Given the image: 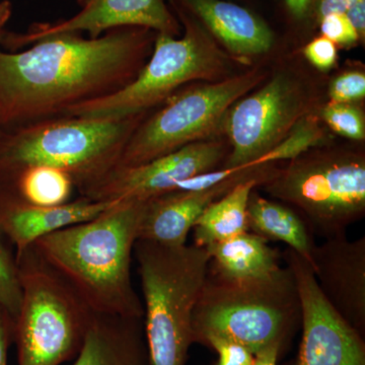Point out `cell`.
I'll use <instances>...</instances> for the list:
<instances>
[{"label":"cell","instance_id":"1","mask_svg":"<svg viewBox=\"0 0 365 365\" xmlns=\"http://www.w3.org/2000/svg\"><path fill=\"white\" fill-rule=\"evenodd\" d=\"M148 31L116 29L95 39L59 35L23 51L0 50V121L6 131L63 116L123 88L143 68Z\"/></svg>","mask_w":365,"mask_h":365},{"label":"cell","instance_id":"2","mask_svg":"<svg viewBox=\"0 0 365 365\" xmlns=\"http://www.w3.org/2000/svg\"><path fill=\"white\" fill-rule=\"evenodd\" d=\"M143 204L116 201L93 220L61 228L33 245L95 314L143 319V304L131 278Z\"/></svg>","mask_w":365,"mask_h":365},{"label":"cell","instance_id":"3","mask_svg":"<svg viewBox=\"0 0 365 365\" xmlns=\"http://www.w3.org/2000/svg\"><path fill=\"white\" fill-rule=\"evenodd\" d=\"M299 325V294L287 266L272 277L244 282L207 275L194 309L192 342L222 338L254 355L271 347L282 352Z\"/></svg>","mask_w":365,"mask_h":365},{"label":"cell","instance_id":"4","mask_svg":"<svg viewBox=\"0 0 365 365\" xmlns=\"http://www.w3.org/2000/svg\"><path fill=\"white\" fill-rule=\"evenodd\" d=\"M144 114L62 116L7 131L0 143V172L36 165L56 168L72 178L81 194L117 167Z\"/></svg>","mask_w":365,"mask_h":365},{"label":"cell","instance_id":"5","mask_svg":"<svg viewBox=\"0 0 365 365\" xmlns=\"http://www.w3.org/2000/svg\"><path fill=\"white\" fill-rule=\"evenodd\" d=\"M134 254L143 294L144 333L151 365H185L194 309L207 279V250L137 241Z\"/></svg>","mask_w":365,"mask_h":365},{"label":"cell","instance_id":"6","mask_svg":"<svg viewBox=\"0 0 365 365\" xmlns=\"http://www.w3.org/2000/svg\"><path fill=\"white\" fill-rule=\"evenodd\" d=\"M21 287L14 324L19 365H61L78 356L95 313L33 246L16 254Z\"/></svg>","mask_w":365,"mask_h":365},{"label":"cell","instance_id":"7","mask_svg":"<svg viewBox=\"0 0 365 365\" xmlns=\"http://www.w3.org/2000/svg\"><path fill=\"white\" fill-rule=\"evenodd\" d=\"M185 35L180 39L158 34L150 61L121 90L67 110L63 116L118 118L146 113L165 102L186 83L222 81L230 59L200 24L182 14ZM62 117V116H61Z\"/></svg>","mask_w":365,"mask_h":365},{"label":"cell","instance_id":"8","mask_svg":"<svg viewBox=\"0 0 365 365\" xmlns=\"http://www.w3.org/2000/svg\"><path fill=\"white\" fill-rule=\"evenodd\" d=\"M264 184L271 196L289 203L314 237L345 235L365 215V160L349 153L299 158Z\"/></svg>","mask_w":365,"mask_h":365},{"label":"cell","instance_id":"9","mask_svg":"<svg viewBox=\"0 0 365 365\" xmlns=\"http://www.w3.org/2000/svg\"><path fill=\"white\" fill-rule=\"evenodd\" d=\"M263 78L262 72L249 71L170 97L163 109L137 126L116 168L141 165L205 140L223 123L230 107Z\"/></svg>","mask_w":365,"mask_h":365},{"label":"cell","instance_id":"10","mask_svg":"<svg viewBox=\"0 0 365 365\" xmlns=\"http://www.w3.org/2000/svg\"><path fill=\"white\" fill-rule=\"evenodd\" d=\"M304 112L302 88L287 74H277L260 90L240 98L223 120L232 151L222 169L259 168L255 162L287 136Z\"/></svg>","mask_w":365,"mask_h":365},{"label":"cell","instance_id":"11","mask_svg":"<svg viewBox=\"0 0 365 365\" xmlns=\"http://www.w3.org/2000/svg\"><path fill=\"white\" fill-rule=\"evenodd\" d=\"M283 258L297 285L302 328L299 353L290 365H365L364 336L329 304L311 265L290 249Z\"/></svg>","mask_w":365,"mask_h":365},{"label":"cell","instance_id":"12","mask_svg":"<svg viewBox=\"0 0 365 365\" xmlns=\"http://www.w3.org/2000/svg\"><path fill=\"white\" fill-rule=\"evenodd\" d=\"M227 150L216 141H198L133 167L115 168L102 180L81 192L98 202L139 201L174 191L180 182L216 170Z\"/></svg>","mask_w":365,"mask_h":365},{"label":"cell","instance_id":"13","mask_svg":"<svg viewBox=\"0 0 365 365\" xmlns=\"http://www.w3.org/2000/svg\"><path fill=\"white\" fill-rule=\"evenodd\" d=\"M81 11L57 23L36 24L26 33H0L6 47L23 48L46 38L86 32L90 38L122 28H143L175 36L176 20L163 0H78Z\"/></svg>","mask_w":365,"mask_h":365},{"label":"cell","instance_id":"14","mask_svg":"<svg viewBox=\"0 0 365 365\" xmlns=\"http://www.w3.org/2000/svg\"><path fill=\"white\" fill-rule=\"evenodd\" d=\"M309 265L329 304L364 337L365 237L326 239L317 245Z\"/></svg>","mask_w":365,"mask_h":365},{"label":"cell","instance_id":"15","mask_svg":"<svg viewBox=\"0 0 365 365\" xmlns=\"http://www.w3.org/2000/svg\"><path fill=\"white\" fill-rule=\"evenodd\" d=\"M253 178L266 181L268 172L259 169L232 178L212 188L201 191L174 190L144 201L137 241L169 247L184 246L196 220L213 201L227 194L239 182Z\"/></svg>","mask_w":365,"mask_h":365},{"label":"cell","instance_id":"16","mask_svg":"<svg viewBox=\"0 0 365 365\" xmlns=\"http://www.w3.org/2000/svg\"><path fill=\"white\" fill-rule=\"evenodd\" d=\"M113 203L79 197L64 205L42 207L26 202L0 187V235L9 240L19 254L45 235L93 220Z\"/></svg>","mask_w":365,"mask_h":365},{"label":"cell","instance_id":"17","mask_svg":"<svg viewBox=\"0 0 365 365\" xmlns=\"http://www.w3.org/2000/svg\"><path fill=\"white\" fill-rule=\"evenodd\" d=\"M73 365H151L143 319L95 314Z\"/></svg>","mask_w":365,"mask_h":365},{"label":"cell","instance_id":"18","mask_svg":"<svg viewBox=\"0 0 365 365\" xmlns=\"http://www.w3.org/2000/svg\"><path fill=\"white\" fill-rule=\"evenodd\" d=\"M181 1L198 16L204 28L237 56L262 54L272 47V31L249 9L225 0Z\"/></svg>","mask_w":365,"mask_h":365},{"label":"cell","instance_id":"19","mask_svg":"<svg viewBox=\"0 0 365 365\" xmlns=\"http://www.w3.org/2000/svg\"><path fill=\"white\" fill-rule=\"evenodd\" d=\"M206 250L210 256L208 275L216 279L230 282L265 279L282 268L279 251L253 232L235 235Z\"/></svg>","mask_w":365,"mask_h":365},{"label":"cell","instance_id":"20","mask_svg":"<svg viewBox=\"0 0 365 365\" xmlns=\"http://www.w3.org/2000/svg\"><path fill=\"white\" fill-rule=\"evenodd\" d=\"M250 232L271 242H281L311 264L317 244L311 228L294 208L252 192L248 204Z\"/></svg>","mask_w":365,"mask_h":365},{"label":"cell","instance_id":"21","mask_svg":"<svg viewBox=\"0 0 365 365\" xmlns=\"http://www.w3.org/2000/svg\"><path fill=\"white\" fill-rule=\"evenodd\" d=\"M259 178L246 180L235 185L217 200L213 201L194 225V245L210 246L249 232L248 204L255 187L265 184Z\"/></svg>","mask_w":365,"mask_h":365},{"label":"cell","instance_id":"22","mask_svg":"<svg viewBox=\"0 0 365 365\" xmlns=\"http://www.w3.org/2000/svg\"><path fill=\"white\" fill-rule=\"evenodd\" d=\"M0 187L26 202L42 207L71 202L76 189L73 180L64 170L40 165L0 172Z\"/></svg>","mask_w":365,"mask_h":365},{"label":"cell","instance_id":"23","mask_svg":"<svg viewBox=\"0 0 365 365\" xmlns=\"http://www.w3.org/2000/svg\"><path fill=\"white\" fill-rule=\"evenodd\" d=\"M323 131L311 117H302L287 136L275 148L255 162V167L270 165L281 160H292L307 153L323 141Z\"/></svg>","mask_w":365,"mask_h":365},{"label":"cell","instance_id":"24","mask_svg":"<svg viewBox=\"0 0 365 365\" xmlns=\"http://www.w3.org/2000/svg\"><path fill=\"white\" fill-rule=\"evenodd\" d=\"M21 302V287L16 257L0 235V304L16 321Z\"/></svg>","mask_w":365,"mask_h":365},{"label":"cell","instance_id":"25","mask_svg":"<svg viewBox=\"0 0 365 365\" xmlns=\"http://www.w3.org/2000/svg\"><path fill=\"white\" fill-rule=\"evenodd\" d=\"M323 119L340 135L352 140H362L365 136V122L362 112L349 104L331 103L323 110Z\"/></svg>","mask_w":365,"mask_h":365},{"label":"cell","instance_id":"26","mask_svg":"<svg viewBox=\"0 0 365 365\" xmlns=\"http://www.w3.org/2000/svg\"><path fill=\"white\" fill-rule=\"evenodd\" d=\"M331 101L336 104H349L365 96V74L360 71L345 72L334 79L330 86Z\"/></svg>","mask_w":365,"mask_h":365},{"label":"cell","instance_id":"27","mask_svg":"<svg viewBox=\"0 0 365 365\" xmlns=\"http://www.w3.org/2000/svg\"><path fill=\"white\" fill-rule=\"evenodd\" d=\"M206 347L217 353V360L212 365H253L255 355L246 347L222 338H210Z\"/></svg>","mask_w":365,"mask_h":365},{"label":"cell","instance_id":"28","mask_svg":"<svg viewBox=\"0 0 365 365\" xmlns=\"http://www.w3.org/2000/svg\"><path fill=\"white\" fill-rule=\"evenodd\" d=\"M321 32L335 44L352 45L359 39L351 21L343 14H331L321 20Z\"/></svg>","mask_w":365,"mask_h":365},{"label":"cell","instance_id":"29","mask_svg":"<svg viewBox=\"0 0 365 365\" xmlns=\"http://www.w3.org/2000/svg\"><path fill=\"white\" fill-rule=\"evenodd\" d=\"M304 56L314 66L324 71L332 68L338 56L335 43L324 36L309 43L304 47Z\"/></svg>","mask_w":365,"mask_h":365},{"label":"cell","instance_id":"30","mask_svg":"<svg viewBox=\"0 0 365 365\" xmlns=\"http://www.w3.org/2000/svg\"><path fill=\"white\" fill-rule=\"evenodd\" d=\"M14 324L13 317L0 304V365H7L9 349L14 343Z\"/></svg>","mask_w":365,"mask_h":365},{"label":"cell","instance_id":"31","mask_svg":"<svg viewBox=\"0 0 365 365\" xmlns=\"http://www.w3.org/2000/svg\"><path fill=\"white\" fill-rule=\"evenodd\" d=\"M357 0H319L318 16L319 20L331 14H347Z\"/></svg>","mask_w":365,"mask_h":365},{"label":"cell","instance_id":"32","mask_svg":"<svg viewBox=\"0 0 365 365\" xmlns=\"http://www.w3.org/2000/svg\"><path fill=\"white\" fill-rule=\"evenodd\" d=\"M281 353L282 352L278 347H271L263 350V351L255 354L253 365H277Z\"/></svg>","mask_w":365,"mask_h":365},{"label":"cell","instance_id":"33","mask_svg":"<svg viewBox=\"0 0 365 365\" xmlns=\"http://www.w3.org/2000/svg\"><path fill=\"white\" fill-rule=\"evenodd\" d=\"M311 4L312 0H285L288 11L295 19L304 18Z\"/></svg>","mask_w":365,"mask_h":365},{"label":"cell","instance_id":"34","mask_svg":"<svg viewBox=\"0 0 365 365\" xmlns=\"http://www.w3.org/2000/svg\"><path fill=\"white\" fill-rule=\"evenodd\" d=\"M11 4L9 1L0 2V33L2 32V28L6 25V21L11 18Z\"/></svg>","mask_w":365,"mask_h":365},{"label":"cell","instance_id":"35","mask_svg":"<svg viewBox=\"0 0 365 365\" xmlns=\"http://www.w3.org/2000/svg\"><path fill=\"white\" fill-rule=\"evenodd\" d=\"M6 131L4 129V125H2L1 121H0V143H1L2 139L6 136Z\"/></svg>","mask_w":365,"mask_h":365}]
</instances>
